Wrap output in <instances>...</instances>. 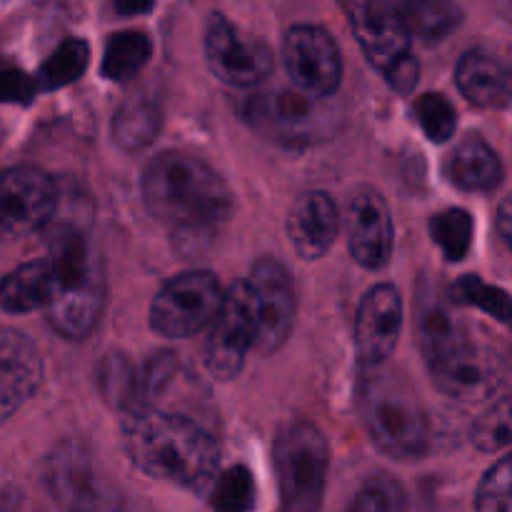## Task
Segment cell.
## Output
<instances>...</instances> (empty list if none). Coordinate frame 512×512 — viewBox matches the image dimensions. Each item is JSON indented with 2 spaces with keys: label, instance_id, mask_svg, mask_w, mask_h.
Listing matches in <instances>:
<instances>
[{
  "label": "cell",
  "instance_id": "2e32d148",
  "mask_svg": "<svg viewBox=\"0 0 512 512\" xmlns=\"http://www.w3.org/2000/svg\"><path fill=\"white\" fill-rule=\"evenodd\" d=\"M403 328V300L393 285L368 290L355 318V348L363 368H380L398 345Z\"/></svg>",
  "mask_w": 512,
  "mask_h": 512
},
{
  "label": "cell",
  "instance_id": "7402d4cb",
  "mask_svg": "<svg viewBox=\"0 0 512 512\" xmlns=\"http://www.w3.org/2000/svg\"><path fill=\"white\" fill-rule=\"evenodd\" d=\"M400 13H403L410 38H420L425 43L453 33L463 18V10L445 0H415V3L400 5Z\"/></svg>",
  "mask_w": 512,
  "mask_h": 512
},
{
  "label": "cell",
  "instance_id": "30bf717a",
  "mask_svg": "<svg viewBox=\"0 0 512 512\" xmlns=\"http://www.w3.org/2000/svg\"><path fill=\"white\" fill-rule=\"evenodd\" d=\"M48 485L68 512H120V495L90 455L65 445L50 460Z\"/></svg>",
  "mask_w": 512,
  "mask_h": 512
},
{
  "label": "cell",
  "instance_id": "1f68e13d",
  "mask_svg": "<svg viewBox=\"0 0 512 512\" xmlns=\"http://www.w3.org/2000/svg\"><path fill=\"white\" fill-rule=\"evenodd\" d=\"M405 498L403 490L395 480L388 478H373L360 495L355 498L353 510L360 512H403Z\"/></svg>",
  "mask_w": 512,
  "mask_h": 512
},
{
  "label": "cell",
  "instance_id": "e575fe53",
  "mask_svg": "<svg viewBox=\"0 0 512 512\" xmlns=\"http://www.w3.org/2000/svg\"><path fill=\"white\" fill-rule=\"evenodd\" d=\"M498 230L500 235L505 238V243L512 248V195L500 205V213H498Z\"/></svg>",
  "mask_w": 512,
  "mask_h": 512
},
{
  "label": "cell",
  "instance_id": "5bb4252c",
  "mask_svg": "<svg viewBox=\"0 0 512 512\" xmlns=\"http://www.w3.org/2000/svg\"><path fill=\"white\" fill-rule=\"evenodd\" d=\"M350 255L363 268H383L393 255V220L388 203L378 190L360 188L350 195L345 208Z\"/></svg>",
  "mask_w": 512,
  "mask_h": 512
},
{
  "label": "cell",
  "instance_id": "277c9868",
  "mask_svg": "<svg viewBox=\"0 0 512 512\" xmlns=\"http://www.w3.org/2000/svg\"><path fill=\"white\" fill-rule=\"evenodd\" d=\"M283 512H318L328 475V440L315 425H288L275 440Z\"/></svg>",
  "mask_w": 512,
  "mask_h": 512
},
{
  "label": "cell",
  "instance_id": "ba28073f",
  "mask_svg": "<svg viewBox=\"0 0 512 512\" xmlns=\"http://www.w3.org/2000/svg\"><path fill=\"white\" fill-rule=\"evenodd\" d=\"M250 350H255V318L245 280L225 290L223 305L208 328L203 358L210 375L228 380L240 373Z\"/></svg>",
  "mask_w": 512,
  "mask_h": 512
},
{
  "label": "cell",
  "instance_id": "4316f807",
  "mask_svg": "<svg viewBox=\"0 0 512 512\" xmlns=\"http://www.w3.org/2000/svg\"><path fill=\"white\" fill-rule=\"evenodd\" d=\"M430 235L445 258L450 263H458L468 255L470 243H473V218L460 208L443 210L430 220Z\"/></svg>",
  "mask_w": 512,
  "mask_h": 512
},
{
  "label": "cell",
  "instance_id": "e0dca14e",
  "mask_svg": "<svg viewBox=\"0 0 512 512\" xmlns=\"http://www.w3.org/2000/svg\"><path fill=\"white\" fill-rule=\"evenodd\" d=\"M43 378V360L28 335L0 325V425L23 408Z\"/></svg>",
  "mask_w": 512,
  "mask_h": 512
},
{
  "label": "cell",
  "instance_id": "8fae6325",
  "mask_svg": "<svg viewBox=\"0 0 512 512\" xmlns=\"http://www.w3.org/2000/svg\"><path fill=\"white\" fill-rule=\"evenodd\" d=\"M283 63L298 90L328 98L338 90L343 60L335 40L315 25H295L283 43Z\"/></svg>",
  "mask_w": 512,
  "mask_h": 512
},
{
  "label": "cell",
  "instance_id": "6da1fadb",
  "mask_svg": "<svg viewBox=\"0 0 512 512\" xmlns=\"http://www.w3.org/2000/svg\"><path fill=\"white\" fill-rule=\"evenodd\" d=\"M123 438L130 460L150 478L203 490L218 475L215 435L193 413L165 405L125 410Z\"/></svg>",
  "mask_w": 512,
  "mask_h": 512
},
{
  "label": "cell",
  "instance_id": "4fadbf2b",
  "mask_svg": "<svg viewBox=\"0 0 512 512\" xmlns=\"http://www.w3.org/2000/svg\"><path fill=\"white\" fill-rule=\"evenodd\" d=\"M435 385L455 400H485L498 390L500 363L488 348L470 343L468 338L448 353L428 360Z\"/></svg>",
  "mask_w": 512,
  "mask_h": 512
},
{
  "label": "cell",
  "instance_id": "d590c367",
  "mask_svg": "<svg viewBox=\"0 0 512 512\" xmlns=\"http://www.w3.org/2000/svg\"><path fill=\"white\" fill-rule=\"evenodd\" d=\"M120 13H143V10H150V5H118Z\"/></svg>",
  "mask_w": 512,
  "mask_h": 512
},
{
  "label": "cell",
  "instance_id": "603a6c76",
  "mask_svg": "<svg viewBox=\"0 0 512 512\" xmlns=\"http://www.w3.org/2000/svg\"><path fill=\"white\" fill-rule=\"evenodd\" d=\"M160 130V115L150 100L130 98L118 108L113 118V138L125 150H143L155 140Z\"/></svg>",
  "mask_w": 512,
  "mask_h": 512
},
{
  "label": "cell",
  "instance_id": "d6986e66",
  "mask_svg": "<svg viewBox=\"0 0 512 512\" xmlns=\"http://www.w3.org/2000/svg\"><path fill=\"white\" fill-rule=\"evenodd\" d=\"M458 88L480 108H503L512 100V65L485 50L463 55L458 65Z\"/></svg>",
  "mask_w": 512,
  "mask_h": 512
},
{
  "label": "cell",
  "instance_id": "cb8c5ba5",
  "mask_svg": "<svg viewBox=\"0 0 512 512\" xmlns=\"http://www.w3.org/2000/svg\"><path fill=\"white\" fill-rule=\"evenodd\" d=\"M90 60V48L83 38H68L48 55L38 70L35 88L40 90H58L65 85L75 83L85 73Z\"/></svg>",
  "mask_w": 512,
  "mask_h": 512
},
{
  "label": "cell",
  "instance_id": "3957f363",
  "mask_svg": "<svg viewBox=\"0 0 512 512\" xmlns=\"http://www.w3.org/2000/svg\"><path fill=\"white\" fill-rule=\"evenodd\" d=\"M358 398L365 428L380 450L403 460L418 458L428 450V415L418 395L393 370L385 365L365 368Z\"/></svg>",
  "mask_w": 512,
  "mask_h": 512
},
{
  "label": "cell",
  "instance_id": "7c38bea8",
  "mask_svg": "<svg viewBox=\"0 0 512 512\" xmlns=\"http://www.w3.org/2000/svg\"><path fill=\"white\" fill-rule=\"evenodd\" d=\"M55 210V185L43 170L18 165L0 173V235H28Z\"/></svg>",
  "mask_w": 512,
  "mask_h": 512
},
{
  "label": "cell",
  "instance_id": "83f0119b",
  "mask_svg": "<svg viewBox=\"0 0 512 512\" xmlns=\"http://www.w3.org/2000/svg\"><path fill=\"white\" fill-rule=\"evenodd\" d=\"M455 303L460 305H473V308L483 310V313L493 315L500 323L512 325V298L505 290L495 288V285L483 283L475 275H468V278H460L458 283L450 290Z\"/></svg>",
  "mask_w": 512,
  "mask_h": 512
},
{
  "label": "cell",
  "instance_id": "8d00e7d4",
  "mask_svg": "<svg viewBox=\"0 0 512 512\" xmlns=\"http://www.w3.org/2000/svg\"><path fill=\"white\" fill-rule=\"evenodd\" d=\"M350 512H360V510H350Z\"/></svg>",
  "mask_w": 512,
  "mask_h": 512
},
{
  "label": "cell",
  "instance_id": "484cf974",
  "mask_svg": "<svg viewBox=\"0 0 512 512\" xmlns=\"http://www.w3.org/2000/svg\"><path fill=\"white\" fill-rule=\"evenodd\" d=\"M210 485V508L215 512H250L255 508V480L243 465L218 473Z\"/></svg>",
  "mask_w": 512,
  "mask_h": 512
},
{
  "label": "cell",
  "instance_id": "f1b7e54d",
  "mask_svg": "<svg viewBox=\"0 0 512 512\" xmlns=\"http://www.w3.org/2000/svg\"><path fill=\"white\" fill-rule=\"evenodd\" d=\"M475 448L483 453H498L512 445V398L490 405L473 428Z\"/></svg>",
  "mask_w": 512,
  "mask_h": 512
},
{
  "label": "cell",
  "instance_id": "4dcf8cb0",
  "mask_svg": "<svg viewBox=\"0 0 512 512\" xmlns=\"http://www.w3.org/2000/svg\"><path fill=\"white\" fill-rule=\"evenodd\" d=\"M478 512H512V453L485 473L475 495Z\"/></svg>",
  "mask_w": 512,
  "mask_h": 512
},
{
  "label": "cell",
  "instance_id": "ac0fdd59",
  "mask_svg": "<svg viewBox=\"0 0 512 512\" xmlns=\"http://www.w3.org/2000/svg\"><path fill=\"white\" fill-rule=\"evenodd\" d=\"M340 230L335 200L325 193H305L288 215V238L295 253L305 260L323 258Z\"/></svg>",
  "mask_w": 512,
  "mask_h": 512
},
{
  "label": "cell",
  "instance_id": "d4e9b609",
  "mask_svg": "<svg viewBox=\"0 0 512 512\" xmlns=\"http://www.w3.org/2000/svg\"><path fill=\"white\" fill-rule=\"evenodd\" d=\"M153 45L148 35L140 30H123L115 33L105 45L103 75L108 80H128L150 60Z\"/></svg>",
  "mask_w": 512,
  "mask_h": 512
},
{
  "label": "cell",
  "instance_id": "5b68a950",
  "mask_svg": "<svg viewBox=\"0 0 512 512\" xmlns=\"http://www.w3.org/2000/svg\"><path fill=\"white\" fill-rule=\"evenodd\" d=\"M225 290L208 270L175 275L150 305V325L165 338H188L208 330L223 305Z\"/></svg>",
  "mask_w": 512,
  "mask_h": 512
},
{
  "label": "cell",
  "instance_id": "836d02e7",
  "mask_svg": "<svg viewBox=\"0 0 512 512\" xmlns=\"http://www.w3.org/2000/svg\"><path fill=\"white\" fill-rule=\"evenodd\" d=\"M385 78L390 80V85H393L398 93H410V90L418 85L420 78V65L418 60H415V55L408 53L405 58H400L393 68L385 70Z\"/></svg>",
  "mask_w": 512,
  "mask_h": 512
},
{
  "label": "cell",
  "instance_id": "44dd1931",
  "mask_svg": "<svg viewBox=\"0 0 512 512\" xmlns=\"http://www.w3.org/2000/svg\"><path fill=\"white\" fill-rule=\"evenodd\" d=\"M53 268L48 258L30 260L0 280V308L5 313H30L48 305L53 295Z\"/></svg>",
  "mask_w": 512,
  "mask_h": 512
},
{
  "label": "cell",
  "instance_id": "8992f818",
  "mask_svg": "<svg viewBox=\"0 0 512 512\" xmlns=\"http://www.w3.org/2000/svg\"><path fill=\"white\" fill-rule=\"evenodd\" d=\"M248 118L260 133L288 143L318 140L335 130V110L325 105V98L298 88H268L253 95Z\"/></svg>",
  "mask_w": 512,
  "mask_h": 512
},
{
  "label": "cell",
  "instance_id": "52a82bcc",
  "mask_svg": "<svg viewBox=\"0 0 512 512\" xmlns=\"http://www.w3.org/2000/svg\"><path fill=\"white\" fill-rule=\"evenodd\" d=\"M255 318V350L273 353L288 340L295 323V290L278 260H258L245 278Z\"/></svg>",
  "mask_w": 512,
  "mask_h": 512
},
{
  "label": "cell",
  "instance_id": "f546056e",
  "mask_svg": "<svg viewBox=\"0 0 512 512\" xmlns=\"http://www.w3.org/2000/svg\"><path fill=\"white\" fill-rule=\"evenodd\" d=\"M413 113L418 118L420 128L428 135L433 143H445L450 140V135L455 133V125H458V115L455 108L450 105V100L440 93H425L415 100Z\"/></svg>",
  "mask_w": 512,
  "mask_h": 512
},
{
  "label": "cell",
  "instance_id": "d6a6232c",
  "mask_svg": "<svg viewBox=\"0 0 512 512\" xmlns=\"http://www.w3.org/2000/svg\"><path fill=\"white\" fill-rule=\"evenodd\" d=\"M35 80L18 65L0 60V103H28L35 95Z\"/></svg>",
  "mask_w": 512,
  "mask_h": 512
},
{
  "label": "cell",
  "instance_id": "7a4b0ae2",
  "mask_svg": "<svg viewBox=\"0 0 512 512\" xmlns=\"http://www.w3.org/2000/svg\"><path fill=\"white\" fill-rule=\"evenodd\" d=\"M150 213L190 235L213 233L233 210V193L203 160L188 153H160L143 173Z\"/></svg>",
  "mask_w": 512,
  "mask_h": 512
},
{
  "label": "cell",
  "instance_id": "9a60e30c",
  "mask_svg": "<svg viewBox=\"0 0 512 512\" xmlns=\"http://www.w3.org/2000/svg\"><path fill=\"white\" fill-rule=\"evenodd\" d=\"M345 10L360 48L375 68L385 73L410 53V33L405 28L400 5L370 0V3H350L345 5Z\"/></svg>",
  "mask_w": 512,
  "mask_h": 512
},
{
  "label": "cell",
  "instance_id": "ffe728a7",
  "mask_svg": "<svg viewBox=\"0 0 512 512\" xmlns=\"http://www.w3.org/2000/svg\"><path fill=\"white\" fill-rule=\"evenodd\" d=\"M450 183L460 190L470 193H485V190L498 188L503 180V165L495 150L485 140L468 138L450 153L445 163Z\"/></svg>",
  "mask_w": 512,
  "mask_h": 512
},
{
  "label": "cell",
  "instance_id": "9c48e42d",
  "mask_svg": "<svg viewBox=\"0 0 512 512\" xmlns=\"http://www.w3.org/2000/svg\"><path fill=\"white\" fill-rule=\"evenodd\" d=\"M205 55L220 80L238 88L260 85L273 70V53L260 38L235 28L223 15H213L205 33Z\"/></svg>",
  "mask_w": 512,
  "mask_h": 512
}]
</instances>
